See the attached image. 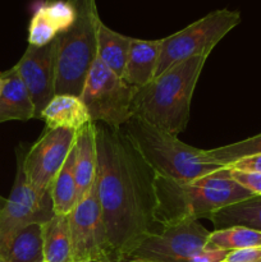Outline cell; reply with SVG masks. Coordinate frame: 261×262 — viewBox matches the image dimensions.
Here are the masks:
<instances>
[{
  "instance_id": "cell-20",
  "label": "cell",
  "mask_w": 261,
  "mask_h": 262,
  "mask_svg": "<svg viewBox=\"0 0 261 262\" xmlns=\"http://www.w3.org/2000/svg\"><path fill=\"white\" fill-rule=\"evenodd\" d=\"M4 262H42V223H32L13 237L4 253Z\"/></svg>"
},
{
  "instance_id": "cell-27",
  "label": "cell",
  "mask_w": 261,
  "mask_h": 262,
  "mask_svg": "<svg viewBox=\"0 0 261 262\" xmlns=\"http://www.w3.org/2000/svg\"><path fill=\"white\" fill-rule=\"evenodd\" d=\"M224 168L229 169V170L261 173V154H258V155L247 156V158H243L237 161H233V163L224 165Z\"/></svg>"
},
{
  "instance_id": "cell-26",
  "label": "cell",
  "mask_w": 261,
  "mask_h": 262,
  "mask_svg": "<svg viewBox=\"0 0 261 262\" xmlns=\"http://www.w3.org/2000/svg\"><path fill=\"white\" fill-rule=\"evenodd\" d=\"M229 170V169H228ZM230 177L234 179L240 186L250 191L253 196H261V173L253 171H238L229 170Z\"/></svg>"
},
{
  "instance_id": "cell-23",
  "label": "cell",
  "mask_w": 261,
  "mask_h": 262,
  "mask_svg": "<svg viewBox=\"0 0 261 262\" xmlns=\"http://www.w3.org/2000/svg\"><path fill=\"white\" fill-rule=\"evenodd\" d=\"M258 154H261V133L240 141V142L229 143V145L220 146L211 150H205V156L210 161L222 166L240 160V159L247 158V156L258 155Z\"/></svg>"
},
{
  "instance_id": "cell-8",
  "label": "cell",
  "mask_w": 261,
  "mask_h": 262,
  "mask_svg": "<svg viewBox=\"0 0 261 262\" xmlns=\"http://www.w3.org/2000/svg\"><path fill=\"white\" fill-rule=\"evenodd\" d=\"M54 215L50 194L40 196L26 179L22 151L17 152V173L9 197L0 210V261L15 234L32 223H45Z\"/></svg>"
},
{
  "instance_id": "cell-5",
  "label": "cell",
  "mask_w": 261,
  "mask_h": 262,
  "mask_svg": "<svg viewBox=\"0 0 261 262\" xmlns=\"http://www.w3.org/2000/svg\"><path fill=\"white\" fill-rule=\"evenodd\" d=\"M77 17L68 31L58 35L55 95L79 96L97 54L100 19L95 0H69Z\"/></svg>"
},
{
  "instance_id": "cell-24",
  "label": "cell",
  "mask_w": 261,
  "mask_h": 262,
  "mask_svg": "<svg viewBox=\"0 0 261 262\" xmlns=\"http://www.w3.org/2000/svg\"><path fill=\"white\" fill-rule=\"evenodd\" d=\"M58 35L55 26L49 19L41 5H38L28 26V45L41 48L55 40Z\"/></svg>"
},
{
  "instance_id": "cell-4",
  "label": "cell",
  "mask_w": 261,
  "mask_h": 262,
  "mask_svg": "<svg viewBox=\"0 0 261 262\" xmlns=\"http://www.w3.org/2000/svg\"><path fill=\"white\" fill-rule=\"evenodd\" d=\"M154 174L178 182H189L219 170L223 166L205 156V150L182 142L133 115L120 129Z\"/></svg>"
},
{
  "instance_id": "cell-1",
  "label": "cell",
  "mask_w": 261,
  "mask_h": 262,
  "mask_svg": "<svg viewBox=\"0 0 261 262\" xmlns=\"http://www.w3.org/2000/svg\"><path fill=\"white\" fill-rule=\"evenodd\" d=\"M97 196L110 262L127 260L155 224L154 173L122 130L96 124Z\"/></svg>"
},
{
  "instance_id": "cell-22",
  "label": "cell",
  "mask_w": 261,
  "mask_h": 262,
  "mask_svg": "<svg viewBox=\"0 0 261 262\" xmlns=\"http://www.w3.org/2000/svg\"><path fill=\"white\" fill-rule=\"evenodd\" d=\"M207 245L210 248L225 251L261 247V232L243 227H230L210 232Z\"/></svg>"
},
{
  "instance_id": "cell-9",
  "label": "cell",
  "mask_w": 261,
  "mask_h": 262,
  "mask_svg": "<svg viewBox=\"0 0 261 262\" xmlns=\"http://www.w3.org/2000/svg\"><path fill=\"white\" fill-rule=\"evenodd\" d=\"M209 230L199 222H186L160 228L158 232L147 235L127 260L188 262L209 247Z\"/></svg>"
},
{
  "instance_id": "cell-10",
  "label": "cell",
  "mask_w": 261,
  "mask_h": 262,
  "mask_svg": "<svg viewBox=\"0 0 261 262\" xmlns=\"http://www.w3.org/2000/svg\"><path fill=\"white\" fill-rule=\"evenodd\" d=\"M76 136V130L45 128L40 138L28 151H22L26 179L40 196L50 194L53 181L73 148Z\"/></svg>"
},
{
  "instance_id": "cell-34",
  "label": "cell",
  "mask_w": 261,
  "mask_h": 262,
  "mask_svg": "<svg viewBox=\"0 0 261 262\" xmlns=\"http://www.w3.org/2000/svg\"><path fill=\"white\" fill-rule=\"evenodd\" d=\"M0 262H4V261H0Z\"/></svg>"
},
{
  "instance_id": "cell-18",
  "label": "cell",
  "mask_w": 261,
  "mask_h": 262,
  "mask_svg": "<svg viewBox=\"0 0 261 262\" xmlns=\"http://www.w3.org/2000/svg\"><path fill=\"white\" fill-rule=\"evenodd\" d=\"M44 261L72 262V241L68 215L54 214L42 223Z\"/></svg>"
},
{
  "instance_id": "cell-15",
  "label": "cell",
  "mask_w": 261,
  "mask_h": 262,
  "mask_svg": "<svg viewBox=\"0 0 261 262\" xmlns=\"http://www.w3.org/2000/svg\"><path fill=\"white\" fill-rule=\"evenodd\" d=\"M46 128H63L79 130L91 122L89 110L79 96L73 95H55L40 115Z\"/></svg>"
},
{
  "instance_id": "cell-14",
  "label": "cell",
  "mask_w": 261,
  "mask_h": 262,
  "mask_svg": "<svg viewBox=\"0 0 261 262\" xmlns=\"http://www.w3.org/2000/svg\"><path fill=\"white\" fill-rule=\"evenodd\" d=\"M97 145L96 124L89 123L77 130L74 143V176L77 186V202L83 199L96 179Z\"/></svg>"
},
{
  "instance_id": "cell-7",
  "label": "cell",
  "mask_w": 261,
  "mask_h": 262,
  "mask_svg": "<svg viewBox=\"0 0 261 262\" xmlns=\"http://www.w3.org/2000/svg\"><path fill=\"white\" fill-rule=\"evenodd\" d=\"M241 23L238 10L216 9L183 30L161 38V53L155 78L174 64L197 55H210L212 49Z\"/></svg>"
},
{
  "instance_id": "cell-11",
  "label": "cell",
  "mask_w": 261,
  "mask_h": 262,
  "mask_svg": "<svg viewBox=\"0 0 261 262\" xmlns=\"http://www.w3.org/2000/svg\"><path fill=\"white\" fill-rule=\"evenodd\" d=\"M68 216L72 262H110L96 179L86 196L77 202Z\"/></svg>"
},
{
  "instance_id": "cell-25",
  "label": "cell",
  "mask_w": 261,
  "mask_h": 262,
  "mask_svg": "<svg viewBox=\"0 0 261 262\" xmlns=\"http://www.w3.org/2000/svg\"><path fill=\"white\" fill-rule=\"evenodd\" d=\"M40 5L59 33L68 31L76 20V9L69 0H46Z\"/></svg>"
},
{
  "instance_id": "cell-16",
  "label": "cell",
  "mask_w": 261,
  "mask_h": 262,
  "mask_svg": "<svg viewBox=\"0 0 261 262\" xmlns=\"http://www.w3.org/2000/svg\"><path fill=\"white\" fill-rule=\"evenodd\" d=\"M4 86L0 95V123L27 120L36 118L35 106L25 83L14 68L2 72Z\"/></svg>"
},
{
  "instance_id": "cell-2",
  "label": "cell",
  "mask_w": 261,
  "mask_h": 262,
  "mask_svg": "<svg viewBox=\"0 0 261 262\" xmlns=\"http://www.w3.org/2000/svg\"><path fill=\"white\" fill-rule=\"evenodd\" d=\"M155 224L160 228L197 222L217 210L253 197L230 177L223 166L219 170L189 182H178L154 174Z\"/></svg>"
},
{
  "instance_id": "cell-32",
  "label": "cell",
  "mask_w": 261,
  "mask_h": 262,
  "mask_svg": "<svg viewBox=\"0 0 261 262\" xmlns=\"http://www.w3.org/2000/svg\"><path fill=\"white\" fill-rule=\"evenodd\" d=\"M4 202H5V200L3 199L2 196H0V210H2V207H3V205H4Z\"/></svg>"
},
{
  "instance_id": "cell-28",
  "label": "cell",
  "mask_w": 261,
  "mask_h": 262,
  "mask_svg": "<svg viewBox=\"0 0 261 262\" xmlns=\"http://www.w3.org/2000/svg\"><path fill=\"white\" fill-rule=\"evenodd\" d=\"M224 262H261V247L229 251Z\"/></svg>"
},
{
  "instance_id": "cell-29",
  "label": "cell",
  "mask_w": 261,
  "mask_h": 262,
  "mask_svg": "<svg viewBox=\"0 0 261 262\" xmlns=\"http://www.w3.org/2000/svg\"><path fill=\"white\" fill-rule=\"evenodd\" d=\"M229 251L219 250V248H210L201 251L196 256L191 258L188 262H224Z\"/></svg>"
},
{
  "instance_id": "cell-3",
  "label": "cell",
  "mask_w": 261,
  "mask_h": 262,
  "mask_svg": "<svg viewBox=\"0 0 261 262\" xmlns=\"http://www.w3.org/2000/svg\"><path fill=\"white\" fill-rule=\"evenodd\" d=\"M207 55H197L174 64L147 86L137 89L133 115L174 136L184 132L191 102Z\"/></svg>"
},
{
  "instance_id": "cell-19",
  "label": "cell",
  "mask_w": 261,
  "mask_h": 262,
  "mask_svg": "<svg viewBox=\"0 0 261 262\" xmlns=\"http://www.w3.org/2000/svg\"><path fill=\"white\" fill-rule=\"evenodd\" d=\"M132 37L122 35L100 22L97 28V54L107 68L122 77L129 54Z\"/></svg>"
},
{
  "instance_id": "cell-12",
  "label": "cell",
  "mask_w": 261,
  "mask_h": 262,
  "mask_svg": "<svg viewBox=\"0 0 261 262\" xmlns=\"http://www.w3.org/2000/svg\"><path fill=\"white\" fill-rule=\"evenodd\" d=\"M56 56L58 37L41 48L28 45L22 58L13 67L30 94L36 118H40L46 105L55 96Z\"/></svg>"
},
{
  "instance_id": "cell-6",
  "label": "cell",
  "mask_w": 261,
  "mask_h": 262,
  "mask_svg": "<svg viewBox=\"0 0 261 262\" xmlns=\"http://www.w3.org/2000/svg\"><path fill=\"white\" fill-rule=\"evenodd\" d=\"M137 89L129 86L110 71L99 58L95 59L82 89L81 100L94 124L120 130L133 117V97Z\"/></svg>"
},
{
  "instance_id": "cell-30",
  "label": "cell",
  "mask_w": 261,
  "mask_h": 262,
  "mask_svg": "<svg viewBox=\"0 0 261 262\" xmlns=\"http://www.w3.org/2000/svg\"><path fill=\"white\" fill-rule=\"evenodd\" d=\"M3 86H4V77H3V74L0 73V95H2Z\"/></svg>"
},
{
  "instance_id": "cell-21",
  "label": "cell",
  "mask_w": 261,
  "mask_h": 262,
  "mask_svg": "<svg viewBox=\"0 0 261 262\" xmlns=\"http://www.w3.org/2000/svg\"><path fill=\"white\" fill-rule=\"evenodd\" d=\"M50 199L55 215H69L77 205V186L74 176V146L66 163L56 174L50 188Z\"/></svg>"
},
{
  "instance_id": "cell-17",
  "label": "cell",
  "mask_w": 261,
  "mask_h": 262,
  "mask_svg": "<svg viewBox=\"0 0 261 262\" xmlns=\"http://www.w3.org/2000/svg\"><path fill=\"white\" fill-rule=\"evenodd\" d=\"M207 219L211 220L215 230L243 227L261 232V196H253L223 207Z\"/></svg>"
},
{
  "instance_id": "cell-35",
  "label": "cell",
  "mask_w": 261,
  "mask_h": 262,
  "mask_svg": "<svg viewBox=\"0 0 261 262\" xmlns=\"http://www.w3.org/2000/svg\"><path fill=\"white\" fill-rule=\"evenodd\" d=\"M42 262H46V261H42Z\"/></svg>"
},
{
  "instance_id": "cell-31",
  "label": "cell",
  "mask_w": 261,
  "mask_h": 262,
  "mask_svg": "<svg viewBox=\"0 0 261 262\" xmlns=\"http://www.w3.org/2000/svg\"><path fill=\"white\" fill-rule=\"evenodd\" d=\"M122 262H154V261H141V260H125Z\"/></svg>"
},
{
  "instance_id": "cell-33",
  "label": "cell",
  "mask_w": 261,
  "mask_h": 262,
  "mask_svg": "<svg viewBox=\"0 0 261 262\" xmlns=\"http://www.w3.org/2000/svg\"><path fill=\"white\" fill-rule=\"evenodd\" d=\"M99 262H109V261H99Z\"/></svg>"
},
{
  "instance_id": "cell-13",
  "label": "cell",
  "mask_w": 261,
  "mask_h": 262,
  "mask_svg": "<svg viewBox=\"0 0 261 262\" xmlns=\"http://www.w3.org/2000/svg\"><path fill=\"white\" fill-rule=\"evenodd\" d=\"M160 53L161 40L132 38L129 54L122 76L123 81L135 89L147 86L155 78Z\"/></svg>"
}]
</instances>
